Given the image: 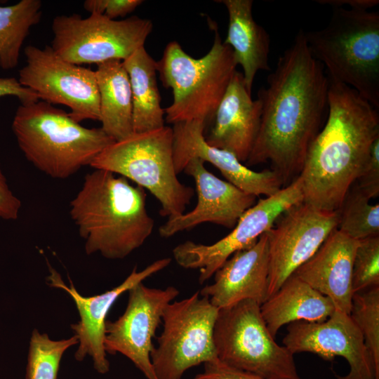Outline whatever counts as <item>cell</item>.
<instances>
[{
	"label": "cell",
	"mask_w": 379,
	"mask_h": 379,
	"mask_svg": "<svg viewBox=\"0 0 379 379\" xmlns=\"http://www.w3.org/2000/svg\"><path fill=\"white\" fill-rule=\"evenodd\" d=\"M329 79L300 29L258 92L262 114L246 166L269 162L283 184L302 169L308 148L325 124Z\"/></svg>",
	"instance_id": "6da1fadb"
},
{
	"label": "cell",
	"mask_w": 379,
	"mask_h": 379,
	"mask_svg": "<svg viewBox=\"0 0 379 379\" xmlns=\"http://www.w3.org/2000/svg\"><path fill=\"white\" fill-rule=\"evenodd\" d=\"M328 79L327 118L308 148L299 176L305 203L335 211L379 137V113L355 90Z\"/></svg>",
	"instance_id": "7a4b0ae2"
},
{
	"label": "cell",
	"mask_w": 379,
	"mask_h": 379,
	"mask_svg": "<svg viewBox=\"0 0 379 379\" xmlns=\"http://www.w3.org/2000/svg\"><path fill=\"white\" fill-rule=\"evenodd\" d=\"M146 201L145 190L123 176L101 169L86 174L69 210L86 253L116 260L140 248L154 228Z\"/></svg>",
	"instance_id": "3957f363"
},
{
	"label": "cell",
	"mask_w": 379,
	"mask_h": 379,
	"mask_svg": "<svg viewBox=\"0 0 379 379\" xmlns=\"http://www.w3.org/2000/svg\"><path fill=\"white\" fill-rule=\"evenodd\" d=\"M13 132L26 159L55 179H65L93 160L114 140L100 128H86L69 114L42 101L21 104Z\"/></svg>",
	"instance_id": "277c9868"
},
{
	"label": "cell",
	"mask_w": 379,
	"mask_h": 379,
	"mask_svg": "<svg viewBox=\"0 0 379 379\" xmlns=\"http://www.w3.org/2000/svg\"><path fill=\"white\" fill-rule=\"evenodd\" d=\"M305 34L328 77L353 88L379 109V13L333 8L324 29Z\"/></svg>",
	"instance_id": "5b68a950"
},
{
	"label": "cell",
	"mask_w": 379,
	"mask_h": 379,
	"mask_svg": "<svg viewBox=\"0 0 379 379\" xmlns=\"http://www.w3.org/2000/svg\"><path fill=\"white\" fill-rule=\"evenodd\" d=\"M237 66L232 48L217 29L211 49L200 58L188 55L178 42H169L157 61L160 80L173 92V102L164 109L165 120L211 124Z\"/></svg>",
	"instance_id": "8992f818"
},
{
	"label": "cell",
	"mask_w": 379,
	"mask_h": 379,
	"mask_svg": "<svg viewBox=\"0 0 379 379\" xmlns=\"http://www.w3.org/2000/svg\"><path fill=\"white\" fill-rule=\"evenodd\" d=\"M172 127L133 133L114 141L93 160L90 166L119 174L146 189L161 204L162 216L185 213L194 190L178 178L173 162Z\"/></svg>",
	"instance_id": "52a82bcc"
},
{
	"label": "cell",
	"mask_w": 379,
	"mask_h": 379,
	"mask_svg": "<svg viewBox=\"0 0 379 379\" xmlns=\"http://www.w3.org/2000/svg\"><path fill=\"white\" fill-rule=\"evenodd\" d=\"M213 342L218 359L230 366L263 379H301L294 354L276 342L253 300L218 310Z\"/></svg>",
	"instance_id": "ba28073f"
},
{
	"label": "cell",
	"mask_w": 379,
	"mask_h": 379,
	"mask_svg": "<svg viewBox=\"0 0 379 379\" xmlns=\"http://www.w3.org/2000/svg\"><path fill=\"white\" fill-rule=\"evenodd\" d=\"M218 313L199 291L166 306L163 331L150 354L156 379H181L189 368L218 359L213 342Z\"/></svg>",
	"instance_id": "9c48e42d"
},
{
	"label": "cell",
	"mask_w": 379,
	"mask_h": 379,
	"mask_svg": "<svg viewBox=\"0 0 379 379\" xmlns=\"http://www.w3.org/2000/svg\"><path fill=\"white\" fill-rule=\"evenodd\" d=\"M51 27L52 49L62 59L81 65L124 61L145 46L153 24L138 16L118 20L95 13L87 18L74 13L55 17Z\"/></svg>",
	"instance_id": "30bf717a"
},
{
	"label": "cell",
	"mask_w": 379,
	"mask_h": 379,
	"mask_svg": "<svg viewBox=\"0 0 379 379\" xmlns=\"http://www.w3.org/2000/svg\"><path fill=\"white\" fill-rule=\"evenodd\" d=\"M303 201L302 180L298 176L275 194L260 199L246 210L222 239L210 245L187 241L173 249V258L183 268L199 270V281L204 284L234 253L255 244L283 213Z\"/></svg>",
	"instance_id": "8fae6325"
},
{
	"label": "cell",
	"mask_w": 379,
	"mask_h": 379,
	"mask_svg": "<svg viewBox=\"0 0 379 379\" xmlns=\"http://www.w3.org/2000/svg\"><path fill=\"white\" fill-rule=\"evenodd\" d=\"M26 64L18 81L42 101L69 108V116L79 123L100 120V98L95 71L69 62L51 47L32 45L24 49Z\"/></svg>",
	"instance_id": "7c38bea8"
},
{
	"label": "cell",
	"mask_w": 379,
	"mask_h": 379,
	"mask_svg": "<svg viewBox=\"0 0 379 379\" xmlns=\"http://www.w3.org/2000/svg\"><path fill=\"white\" fill-rule=\"evenodd\" d=\"M275 222L266 232L269 248L268 298L315 253L338 227L339 211L319 210L303 201L288 208Z\"/></svg>",
	"instance_id": "4fadbf2b"
},
{
	"label": "cell",
	"mask_w": 379,
	"mask_h": 379,
	"mask_svg": "<svg viewBox=\"0 0 379 379\" xmlns=\"http://www.w3.org/2000/svg\"><path fill=\"white\" fill-rule=\"evenodd\" d=\"M126 310L117 320L106 321L104 347L106 353H120L130 359L147 379H156L150 354L155 333L166 306L180 291L170 286L150 288L142 282L128 291Z\"/></svg>",
	"instance_id": "5bb4252c"
},
{
	"label": "cell",
	"mask_w": 379,
	"mask_h": 379,
	"mask_svg": "<svg viewBox=\"0 0 379 379\" xmlns=\"http://www.w3.org/2000/svg\"><path fill=\"white\" fill-rule=\"evenodd\" d=\"M283 345L293 354L310 352L326 361L345 359L350 371L337 379H379L362 334L350 314L335 310L325 321H298L287 326Z\"/></svg>",
	"instance_id": "9a60e30c"
},
{
	"label": "cell",
	"mask_w": 379,
	"mask_h": 379,
	"mask_svg": "<svg viewBox=\"0 0 379 379\" xmlns=\"http://www.w3.org/2000/svg\"><path fill=\"white\" fill-rule=\"evenodd\" d=\"M171 261L169 258L159 259L139 272L135 267L121 284L101 294L88 297L81 295L72 281H69V286L64 284L60 276L52 270L48 277V284L67 293L79 312V321L70 326L74 335L78 339L79 346L74 354L77 361H82L89 356L98 373L109 371V362L105 350L104 338L107 316L112 306L124 293L166 267Z\"/></svg>",
	"instance_id": "2e32d148"
},
{
	"label": "cell",
	"mask_w": 379,
	"mask_h": 379,
	"mask_svg": "<svg viewBox=\"0 0 379 379\" xmlns=\"http://www.w3.org/2000/svg\"><path fill=\"white\" fill-rule=\"evenodd\" d=\"M205 128L199 121L173 124V152L177 174L183 171L191 159L198 158L217 168L227 182L255 197L272 196L282 188V180L275 171H254L244 165L232 152L208 144L204 135Z\"/></svg>",
	"instance_id": "e0dca14e"
},
{
	"label": "cell",
	"mask_w": 379,
	"mask_h": 379,
	"mask_svg": "<svg viewBox=\"0 0 379 379\" xmlns=\"http://www.w3.org/2000/svg\"><path fill=\"white\" fill-rule=\"evenodd\" d=\"M204 163L192 158L186 164L183 171L195 182L197 204L188 213L168 218L159 228L161 237L168 238L204 222L234 228L241 215L255 204V196L220 179L206 169Z\"/></svg>",
	"instance_id": "ac0fdd59"
},
{
	"label": "cell",
	"mask_w": 379,
	"mask_h": 379,
	"mask_svg": "<svg viewBox=\"0 0 379 379\" xmlns=\"http://www.w3.org/2000/svg\"><path fill=\"white\" fill-rule=\"evenodd\" d=\"M269 248L266 232L251 247L234 253L200 291L218 310L249 299L261 305L268 298Z\"/></svg>",
	"instance_id": "d6986e66"
},
{
	"label": "cell",
	"mask_w": 379,
	"mask_h": 379,
	"mask_svg": "<svg viewBox=\"0 0 379 379\" xmlns=\"http://www.w3.org/2000/svg\"><path fill=\"white\" fill-rule=\"evenodd\" d=\"M261 114L260 100L252 99L242 73L236 71L216 110L206 140L246 163L258 135Z\"/></svg>",
	"instance_id": "ffe728a7"
},
{
	"label": "cell",
	"mask_w": 379,
	"mask_h": 379,
	"mask_svg": "<svg viewBox=\"0 0 379 379\" xmlns=\"http://www.w3.org/2000/svg\"><path fill=\"white\" fill-rule=\"evenodd\" d=\"M359 241L334 229L315 253L293 273L322 295L336 310L350 314L352 270Z\"/></svg>",
	"instance_id": "44dd1931"
},
{
	"label": "cell",
	"mask_w": 379,
	"mask_h": 379,
	"mask_svg": "<svg viewBox=\"0 0 379 379\" xmlns=\"http://www.w3.org/2000/svg\"><path fill=\"white\" fill-rule=\"evenodd\" d=\"M228 13V29L224 44L232 51L237 65L243 69V77L251 94L255 77L260 70L269 71L270 37L253 15L252 0H220Z\"/></svg>",
	"instance_id": "7402d4cb"
},
{
	"label": "cell",
	"mask_w": 379,
	"mask_h": 379,
	"mask_svg": "<svg viewBox=\"0 0 379 379\" xmlns=\"http://www.w3.org/2000/svg\"><path fill=\"white\" fill-rule=\"evenodd\" d=\"M335 310L329 298L293 274L260 305L262 317L274 338L284 325L298 321H324Z\"/></svg>",
	"instance_id": "603a6c76"
},
{
	"label": "cell",
	"mask_w": 379,
	"mask_h": 379,
	"mask_svg": "<svg viewBox=\"0 0 379 379\" xmlns=\"http://www.w3.org/2000/svg\"><path fill=\"white\" fill-rule=\"evenodd\" d=\"M100 98L101 128L114 140L133 133L129 77L121 60L97 65L95 70Z\"/></svg>",
	"instance_id": "cb8c5ba5"
},
{
	"label": "cell",
	"mask_w": 379,
	"mask_h": 379,
	"mask_svg": "<svg viewBox=\"0 0 379 379\" xmlns=\"http://www.w3.org/2000/svg\"><path fill=\"white\" fill-rule=\"evenodd\" d=\"M122 62L131 85L133 132L164 126L165 112L157 85V61L143 46Z\"/></svg>",
	"instance_id": "d4e9b609"
},
{
	"label": "cell",
	"mask_w": 379,
	"mask_h": 379,
	"mask_svg": "<svg viewBox=\"0 0 379 379\" xmlns=\"http://www.w3.org/2000/svg\"><path fill=\"white\" fill-rule=\"evenodd\" d=\"M39 0H21L11 6H0V67L15 68L20 50L31 27L41 18Z\"/></svg>",
	"instance_id": "484cf974"
},
{
	"label": "cell",
	"mask_w": 379,
	"mask_h": 379,
	"mask_svg": "<svg viewBox=\"0 0 379 379\" xmlns=\"http://www.w3.org/2000/svg\"><path fill=\"white\" fill-rule=\"evenodd\" d=\"M353 185L346 194L339 211L337 229L347 237L361 240L379 235V204Z\"/></svg>",
	"instance_id": "4316f807"
},
{
	"label": "cell",
	"mask_w": 379,
	"mask_h": 379,
	"mask_svg": "<svg viewBox=\"0 0 379 379\" xmlns=\"http://www.w3.org/2000/svg\"><path fill=\"white\" fill-rule=\"evenodd\" d=\"M78 344L75 335L54 340L34 329L31 335L26 368V379H57L64 353Z\"/></svg>",
	"instance_id": "83f0119b"
},
{
	"label": "cell",
	"mask_w": 379,
	"mask_h": 379,
	"mask_svg": "<svg viewBox=\"0 0 379 379\" xmlns=\"http://www.w3.org/2000/svg\"><path fill=\"white\" fill-rule=\"evenodd\" d=\"M350 316L362 334L379 375V286L354 293Z\"/></svg>",
	"instance_id": "f1b7e54d"
},
{
	"label": "cell",
	"mask_w": 379,
	"mask_h": 379,
	"mask_svg": "<svg viewBox=\"0 0 379 379\" xmlns=\"http://www.w3.org/2000/svg\"><path fill=\"white\" fill-rule=\"evenodd\" d=\"M379 286V235L359 240L352 270L353 293Z\"/></svg>",
	"instance_id": "f546056e"
},
{
	"label": "cell",
	"mask_w": 379,
	"mask_h": 379,
	"mask_svg": "<svg viewBox=\"0 0 379 379\" xmlns=\"http://www.w3.org/2000/svg\"><path fill=\"white\" fill-rule=\"evenodd\" d=\"M370 199L379 194V137L373 142L362 171L352 185Z\"/></svg>",
	"instance_id": "4dcf8cb0"
},
{
	"label": "cell",
	"mask_w": 379,
	"mask_h": 379,
	"mask_svg": "<svg viewBox=\"0 0 379 379\" xmlns=\"http://www.w3.org/2000/svg\"><path fill=\"white\" fill-rule=\"evenodd\" d=\"M143 2L142 0H86L84 8L91 14L102 15L115 20L132 13Z\"/></svg>",
	"instance_id": "1f68e13d"
},
{
	"label": "cell",
	"mask_w": 379,
	"mask_h": 379,
	"mask_svg": "<svg viewBox=\"0 0 379 379\" xmlns=\"http://www.w3.org/2000/svg\"><path fill=\"white\" fill-rule=\"evenodd\" d=\"M192 379H263L253 373L230 366L218 359L204 364V371Z\"/></svg>",
	"instance_id": "d6a6232c"
},
{
	"label": "cell",
	"mask_w": 379,
	"mask_h": 379,
	"mask_svg": "<svg viewBox=\"0 0 379 379\" xmlns=\"http://www.w3.org/2000/svg\"><path fill=\"white\" fill-rule=\"evenodd\" d=\"M20 208L21 201L9 187L0 163V218L6 220L17 219Z\"/></svg>",
	"instance_id": "836d02e7"
},
{
	"label": "cell",
	"mask_w": 379,
	"mask_h": 379,
	"mask_svg": "<svg viewBox=\"0 0 379 379\" xmlns=\"http://www.w3.org/2000/svg\"><path fill=\"white\" fill-rule=\"evenodd\" d=\"M6 95L17 97L23 105L39 100L34 91L22 86L16 78L0 77V98Z\"/></svg>",
	"instance_id": "e575fe53"
},
{
	"label": "cell",
	"mask_w": 379,
	"mask_h": 379,
	"mask_svg": "<svg viewBox=\"0 0 379 379\" xmlns=\"http://www.w3.org/2000/svg\"><path fill=\"white\" fill-rule=\"evenodd\" d=\"M319 4L329 5L333 8H341L348 6L349 9L368 11L379 4L378 0H317Z\"/></svg>",
	"instance_id": "d590c367"
}]
</instances>
